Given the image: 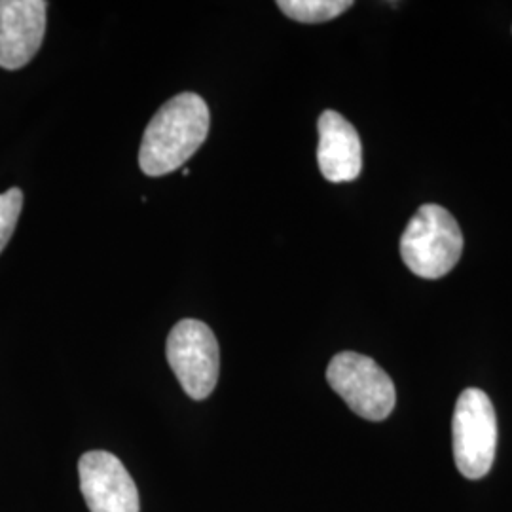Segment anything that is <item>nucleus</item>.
Here are the masks:
<instances>
[{
	"label": "nucleus",
	"instance_id": "1a4fd4ad",
	"mask_svg": "<svg viewBox=\"0 0 512 512\" xmlns=\"http://www.w3.org/2000/svg\"><path fill=\"white\" fill-rule=\"evenodd\" d=\"M353 6L351 0H279L277 8L300 23H325L342 16Z\"/></svg>",
	"mask_w": 512,
	"mask_h": 512
},
{
	"label": "nucleus",
	"instance_id": "423d86ee",
	"mask_svg": "<svg viewBox=\"0 0 512 512\" xmlns=\"http://www.w3.org/2000/svg\"><path fill=\"white\" fill-rule=\"evenodd\" d=\"M80 492L92 512H139V490L124 463L110 452L93 450L78 463Z\"/></svg>",
	"mask_w": 512,
	"mask_h": 512
},
{
	"label": "nucleus",
	"instance_id": "9d476101",
	"mask_svg": "<svg viewBox=\"0 0 512 512\" xmlns=\"http://www.w3.org/2000/svg\"><path fill=\"white\" fill-rule=\"evenodd\" d=\"M21 209L23 192L19 188H10L4 194H0V253L14 236Z\"/></svg>",
	"mask_w": 512,
	"mask_h": 512
},
{
	"label": "nucleus",
	"instance_id": "7ed1b4c3",
	"mask_svg": "<svg viewBox=\"0 0 512 512\" xmlns=\"http://www.w3.org/2000/svg\"><path fill=\"white\" fill-rule=\"evenodd\" d=\"M454 459L459 473L478 480L488 475L497 450V416L490 397L476 387L459 395L452 420Z\"/></svg>",
	"mask_w": 512,
	"mask_h": 512
},
{
	"label": "nucleus",
	"instance_id": "6e6552de",
	"mask_svg": "<svg viewBox=\"0 0 512 512\" xmlns=\"http://www.w3.org/2000/svg\"><path fill=\"white\" fill-rule=\"evenodd\" d=\"M317 164L329 183H349L361 175L363 145L357 129L336 110H325L317 122Z\"/></svg>",
	"mask_w": 512,
	"mask_h": 512
},
{
	"label": "nucleus",
	"instance_id": "39448f33",
	"mask_svg": "<svg viewBox=\"0 0 512 512\" xmlns=\"http://www.w3.org/2000/svg\"><path fill=\"white\" fill-rule=\"evenodd\" d=\"M165 355L190 399L203 401L213 393L219 382L220 349L215 332L205 323L179 321L167 336Z\"/></svg>",
	"mask_w": 512,
	"mask_h": 512
},
{
	"label": "nucleus",
	"instance_id": "0eeeda50",
	"mask_svg": "<svg viewBox=\"0 0 512 512\" xmlns=\"http://www.w3.org/2000/svg\"><path fill=\"white\" fill-rule=\"evenodd\" d=\"M44 0H0V67L18 71L37 55L46 35Z\"/></svg>",
	"mask_w": 512,
	"mask_h": 512
},
{
	"label": "nucleus",
	"instance_id": "f257e3e1",
	"mask_svg": "<svg viewBox=\"0 0 512 512\" xmlns=\"http://www.w3.org/2000/svg\"><path fill=\"white\" fill-rule=\"evenodd\" d=\"M209 135V107L198 93L169 99L150 120L139 150L141 171L164 177L183 167Z\"/></svg>",
	"mask_w": 512,
	"mask_h": 512
},
{
	"label": "nucleus",
	"instance_id": "20e7f679",
	"mask_svg": "<svg viewBox=\"0 0 512 512\" xmlns=\"http://www.w3.org/2000/svg\"><path fill=\"white\" fill-rule=\"evenodd\" d=\"M327 382L363 420L384 421L395 410V384L374 359L342 351L332 357Z\"/></svg>",
	"mask_w": 512,
	"mask_h": 512
},
{
	"label": "nucleus",
	"instance_id": "f03ea898",
	"mask_svg": "<svg viewBox=\"0 0 512 512\" xmlns=\"http://www.w3.org/2000/svg\"><path fill=\"white\" fill-rule=\"evenodd\" d=\"M461 253L458 220L440 205H421L401 238V256L410 272L423 279H440L454 270Z\"/></svg>",
	"mask_w": 512,
	"mask_h": 512
}]
</instances>
